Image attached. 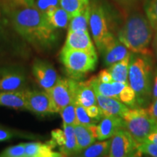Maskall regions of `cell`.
Masks as SVG:
<instances>
[{
    "instance_id": "obj_37",
    "label": "cell",
    "mask_w": 157,
    "mask_h": 157,
    "mask_svg": "<svg viewBox=\"0 0 157 157\" xmlns=\"http://www.w3.org/2000/svg\"><path fill=\"white\" fill-rule=\"evenodd\" d=\"M115 1L121 5L128 6L130 5H133V4L137 2L139 0H115Z\"/></svg>"
},
{
    "instance_id": "obj_16",
    "label": "cell",
    "mask_w": 157,
    "mask_h": 157,
    "mask_svg": "<svg viewBox=\"0 0 157 157\" xmlns=\"http://www.w3.org/2000/svg\"><path fill=\"white\" fill-rule=\"evenodd\" d=\"M97 103L103 112V117L105 116H119L122 118L127 111L129 108L127 105L121 103L119 100L113 98L105 97L99 94H96Z\"/></svg>"
},
{
    "instance_id": "obj_12",
    "label": "cell",
    "mask_w": 157,
    "mask_h": 157,
    "mask_svg": "<svg viewBox=\"0 0 157 157\" xmlns=\"http://www.w3.org/2000/svg\"><path fill=\"white\" fill-rule=\"evenodd\" d=\"M32 73L39 86L48 92L59 79L58 72L48 60L36 59L32 65Z\"/></svg>"
},
{
    "instance_id": "obj_24",
    "label": "cell",
    "mask_w": 157,
    "mask_h": 157,
    "mask_svg": "<svg viewBox=\"0 0 157 157\" xmlns=\"http://www.w3.org/2000/svg\"><path fill=\"white\" fill-rule=\"evenodd\" d=\"M111 140H104L101 142L93 143L80 153V156L84 157L108 156L109 154Z\"/></svg>"
},
{
    "instance_id": "obj_3",
    "label": "cell",
    "mask_w": 157,
    "mask_h": 157,
    "mask_svg": "<svg viewBox=\"0 0 157 157\" xmlns=\"http://www.w3.org/2000/svg\"><path fill=\"white\" fill-rule=\"evenodd\" d=\"M135 54L131 56L128 82L135 93L137 107L146 108L152 101V53Z\"/></svg>"
},
{
    "instance_id": "obj_14",
    "label": "cell",
    "mask_w": 157,
    "mask_h": 157,
    "mask_svg": "<svg viewBox=\"0 0 157 157\" xmlns=\"http://www.w3.org/2000/svg\"><path fill=\"white\" fill-rule=\"evenodd\" d=\"M121 129H126L122 118L119 116H105L96 125V139L98 140H107Z\"/></svg>"
},
{
    "instance_id": "obj_33",
    "label": "cell",
    "mask_w": 157,
    "mask_h": 157,
    "mask_svg": "<svg viewBox=\"0 0 157 157\" xmlns=\"http://www.w3.org/2000/svg\"><path fill=\"white\" fill-rule=\"evenodd\" d=\"M17 135L16 131L12 130L7 127L0 125V142L9 140Z\"/></svg>"
},
{
    "instance_id": "obj_36",
    "label": "cell",
    "mask_w": 157,
    "mask_h": 157,
    "mask_svg": "<svg viewBox=\"0 0 157 157\" xmlns=\"http://www.w3.org/2000/svg\"><path fill=\"white\" fill-rule=\"evenodd\" d=\"M157 98V68H155L153 77L152 84V93H151V101L152 102Z\"/></svg>"
},
{
    "instance_id": "obj_20",
    "label": "cell",
    "mask_w": 157,
    "mask_h": 157,
    "mask_svg": "<svg viewBox=\"0 0 157 157\" xmlns=\"http://www.w3.org/2000/svg\"><path fill=\"white\" fill-rule=\"evenodd\" d=\"M44 14L48 22L55 29H66L68 26L71 17L60 6L49 10Z\"/></svg>"
},
{
    "instance_id": "obj_10",
    "label": "cell",
    "mask_w": 157,
    "mask_h": 157,
    "mask_svg": "<svg viewBox=\"0 0 157 157\" xmlns=\"http://www.w3.org/2000/svg\"><path fill=\"white\" fill-rule=\"evenodd\" d=\"M26 84L24 70L18 66H3L0 68V90L21 91Z\"/></svg>"
},
{
    "instance_id": "obj_31",
    "label": "cell",
    "mask_w": 157,
    "mask_h": 157,
    "mask_svg": "<svg viewBox=\"0 0 157 157\" xmlns=\"http://www.w3.org/2000/svg\"><path fill=\"white\" fill-rule=\"evenodd\" d=\"M34 5L39 10L45 13L49 10L60 6V0H36Z\"/></svg>"
},
{
    "instance_id": "obj_21",
    "label": "cell",
    "mask_w": 157,
    "mask_h": 157,
    "mask_svg": "<svg viewBox=\"0 0 157 157\" xmlns=\"http://www.w3.org/2000/svg\"><path fill=\"white\" fill-rule=\"evenodd\" d=\"M74 133L80 153L95 143L96 138L90 126L76 124L74 126Z\"/></svg>"
},
{
    "instance_id": "obj_13",
    "label": "cell",
    "mask_w": 157,
    "mask_h": 157,
    "mask_svg": "<svg viewBox=\"0 0 157 157\" xmlns=\"http://www.w3.org/2000/svg\"><path fill=\"white\" fill-rule=\"evenodd\" d=\"M63 49L82 50L97 54L88 31H68L65 45Z\"/></svg>"
},
{
    "instance_id": "obj_11",
    "label": "cell",
    "mask_w": 157,
    "mask_h": 157,
    "mask_svg": "<svg viewBox=\"0 0 157 157\" xmlns=\"http://www.w3.org/2000/svg\"><path fill=\"white\" fill-rule=\"evenodd\" d=\"M24 93L27 110L39 115L57 113L52 99L47 91L25 89Z\"/></svg>"
},
{
    "instance_id": "obj_35",
    "label": "cell",
    "mask_w": 157,
    "mask_h": 157,
    "mask_svg": "<svg viewBox=\"0 0 157 157\" xmlns=\"http://www.w3.org/2000/svg\"><path fill=\"white\" fill-rule=\"evenodd\" d=\"M146 109L149 116L154 120L157 121V98H156L153 101V103Z\"/></svg>"
},
{
    "instance_id": "obj_8",
    "label": "cell",
    "mask_w": 157,
    "mask_h": 157,
    "mask_svg": "<svg viewBox=\"0 0 157 157\" xmlns=\"http://www.w3.org/2000/svg\"><path fill=\"white\" fill-rule=\"evenodd\" d=\"M138 143L126 129H121L111 137L109 156L127 157L140 156L137 151Z\"/></svg>"
},
{
    "instance_id": "obj_9",
    "label": "cell",
    "mask_w": 157,
    "mask_h": 157,
    "mask_svg": "<svg viewBox=\"0 0 157 157\" xmlns=\"http://www.w3.org/2000/svg\"><path fill=\"white\" fill-rule=\"evenodd\" d=\"M52 143L60 147L63 156H72L79 154L77 142L74 133V125L63 124V129H56L51 132Z\"/></svg>"
},
{
    "instance_id": "obj_29",
    "label": "cell",
    "mask_w": 157,
    "mask_h": 157,
    "mask_svg": "<svg viewBox=\"0 0 157 157\" xmlns=\"http://www.w3.org/2000/svg\"><path fill=\"white\" fill-rule=\"evenodd\" d=\"M0 157H25V143L7 147L0 152Z\"/></svg>"
},
{
    "instance_id": "obj_15",
    "label": "cell",
    "mask_w": 157,
    "mask_h": 157,
    "mask_svg": "<svg viewBox=\"0 0 157 157\" xmlns=\"http://www.w3.org/2000/svg\"><path fill=\"white\" fill-rule=\"evenodd\" d=\"M101 53L103 54L104 65L109 67L115 63L123 60L130 55L131 52L122 43L118 40V39H116L113 42L103 49Z\"/></svg>"
},
{
    "instance_id": "obj_38",
    "label": "cell",
    "mask_w": 157,
    "mask_h": 157,
    "mask_svg": "<svg viewBox=\"0 0 157 157\" xmlns=\"http://www.w3.org/2000/svg\"><path fill=\"white\" fill-rule=\"evenodd\" d=\"M35 0H17V2L15 4H21V5H24L27 6H33L34 5Z\"/></svg>"
},
{
    "instance_id": "obj_27",
    "label": "cell",
    "mask_w": 157,
    "mask_h": 157,
    "mask_svg": "<svg viewBox=\"0 0 157 157\" xmlns=\"http://www.w3.org/2000/svg\"><path fill=\"white\" fill-rule=\"evenodd\" d=\"M63 119V124L75 125L77 124L76 115V101H74L59 111Z\"/></svg>"
},
{
    "instance_id": "obj_18",
    "label": "cell",
    "mask_w": 157,
    "mask_h": 157,
    "mask_svg": "<svg viewBox=\"0 0 157 157\" xmlns=\"http://www.w3.org/2000/svg\"><path fill=\"white\" fill-rule=\"evenodd\" d=\"M0 106L14 109L27 110L24 90L21 91H1Z\"/></svg>"
},
{
    "instance_id": "obj_4",
    "label": "cell",
    "mask_w": 157,
    "mask_h": 157,
    "mask_svg": "<svg viewBox=\"0 0 157 157\" xmlns=\"http://www.w3.org/2000/svg\"><path fill=\"white\" fill-rule=\"evenodd\" d=\"M60 58L69 78L79 80L86 74L95 70L98 62V54L82 50L62 49Z\"/></svg>"
},
{
    "instance_id": "obj_2",
    "label": "cell",
    "mask_w": 157,
    "mask_h": 157,
    "mask_svg": "<svg viewBox=\"0 0 157 157\" xmlns=\"http://www.w3.org/2000/svg\"><path fill=\"white\" fill-rule=\"evenodd\" d=\"M153 30L147 17L140 12L135 11L125 19L118 32L117 39L134 53H152L149 50V44Z\"/></svg>"
},
{
    "instance_id": "obj_32",
    "label": "cell",
    "mask_w": 157,
    "mask_h": 157,
    "mask_svg": "<svg viewBox=\"0 0 157 157\" xmlns=\"http://www.w3.org/2000/svg\"><path fill=\"white\" fill-rule=\"evenodd\" d=\"M86 111H87L88 116L92 119H95L99 121L103 117V112H102V110L101 108L99 107V105L98 104L96 105H90V106L85 108Z\"/></svg>"
},
{
    "instance_id": "obj_17",
    "label": "cell",
    "mask_w": 157,
    "mask_h": 157,
    "mask_svg": "<svg viewBox=\"0 0 157 157\" xmlns=\"http://www.w3.org/2000/svg\"><path fill=\"white\" fill-rule=\"evenodd\" d=\"M55 145L50 140L46 143L31 142L25 143V157H59L60 153L54 151Z\"/></svg>"
},
{
    "instance_id": "obj_25",
    "label": "cell",
    "mask_w": 157,
    "mask_h": 157,
    "mask_svg": "<svg viewBox=\"0 0 157 157\" xmlns=\"http://www.w3.org/2000/svg\"><path fill=\"white\" fill-rule=\"evenodd\" d=\"M90 5V0H60V6L71 17L76 16Z\"/></svg>"
},
{
    "instance_id": "obj_28",
    "label": "cell",
    "mask_w": 157,
    "mask_h": 157,
    "mask_svg": "<svg viewBox=\"0 0 157 157\" xmlns=\"http://www.w3.org/2000/svg\"><path fill=\"white\" fill-rule=\"evenodd\" d=\"M76 115L77 119V124L89 126L91 124H95L98 121L90 118L88 116L85 108L76 103Z\"/></svg>"
},
{
    "instance_id": "obj_30",
    "label": "cell",
    "mask_w": 157,
    "mask_h": 157,
    "mask_svg": "<svg viewBox=\"0 0 157 157\" xmlns=\"http://www.w3.org/2000/svg\"><path fill=\"white\" fill-rule=\"evenodd\" d=\"M137 151L140 155L144 154L151 156L157 157V143L150 142L140 143L137 145Z\"/></svg>"
},
{
    "instance_id": "obj_5",
    "label": "cell",
    "mask_w": 157,
    "mask_h": 157,
    "mask_svg": "<svg viewBox=\"0 0 157 157\" xmlns=\"http://www.w3.org/2000/svg\"><path fill=\"white\" fill-rule=\"evenodd\" d=\"M90 10L89 26L93 34L94 42L101 53L105 47L116 39L110 29L109 19L105 9L98 3H93Z\"/></svg>"
},
{
    "instance_id": "obj_6",
    "label": "cell",
    "mask_w": 157,
    "mask_h": 157,
    "mask_svg": "<svg viewBox=\"0 0 157 157\" xmlns=\"http://www.w3.org/2000/svg\"><path fill=\"white\" fill-rule=\"evenodd\" d=\"M125 128L137 143L145 142L147 137L154 130L157 121L149 116L146 109H129L122 117Z\"/></svg>"
},
{
    "instance_id": "obj_26",
    "label": "cell",
    "mask_w": 157,
    "mask_h": 157,
    "mask_svg": "<svg viewBox=\"0 0 157 157\" xmlns=\"http://www.w3.org/2000/svg\"><path fill=\"white\" fill-rule=\"evenodd\" d=\"M143 9L152 29L157 32V0H145Z\"/></svg>"
},
{
    "instance_id": "obj_22",
    "label": "cell",
    "mask_w": 157,
    "mask_h": 157,
    "mask_svg": "<svg viewBox=\"0 0 157 157\" xmlns=\"http://www.w3.org/2000/svg\"><path fill=\"white\" fill-rule=\"evenodd\" d=\"M131 56H132V53L124 58L123 60L110 66L109 68H108V70L109 71L112 76L113 81L129 83L127 78H128Z\"/></svg>"
},
{
    "instance_id": "obj_1",
    "label": "cell",
    "mask_w": 157,
    "mask_h": 157,
    "mask_svg": "<svg viewBox=\"0 0 157 157\" xmlns=\"http://www.w3.org/2000/svg\"><path fill=\"white\" fill-rule=\"evenodd\" d=\"M10 20L15 31L34 48L46 50L56 42V29L35 5L13 4Z\"/></svg>"
},
{
    "instance_id": "obj_40",
    "label": "cell",
    "mask_w": 157,
    "mask_h": 157,
    "mask_svg": "<svg viewBox=\"0 0 157 157\" xmlns=\"http://www.w3.org/2000/svg\"><path fill=\"white\" fill-rule=\"evenodd\" d=\"M7 1L11 2V3H13V4H15L17 2V0H7Z\"/></svg>"
},
{
    "instance_id": "obj_34",
    "label": "cell",
    "mask_w": 157,
    "mask_h": 157,
    "mask_svg": "<svg viewBox=\"0 0 157 157\" xmlns=\"http://www.w3.org/2000/svg\"><path fill=\"white\" fill-rule=\"evenodd\" d=\"M98 79L104 83H110L113 82V78L111 73L108 69H103L100 71L99 74L98 76Z\"/></svg>"
},
{
    "instance_id": "obj_23",
    "label": "cell",
    "mask_w": 157,
    "mask_h": 157,
    "mask_svg": "<svg viewBox=\"0 0 157 157\" xmlns=\"http://www.w3.org/2000/svg\"><path fill=\"white\" fill-rule=\"evenodd\" d=\"M90 10H91V6L90 5L79 14L72 17L68 24V31H88Z\"/></svg>"
},
{
    "instance_id": "obj_19",
    "label": "cell",
    "mask_w": 157,
    "mask_h": 157,
    "mask_svg": "<svg viewBox=\"0 0 157 157\" xmlns=\"http://www.w3.org/2000/svg\"><path fill=\"white\" fill-rule=\"evenodd\" d=\"M75 101L76 103L84 108L98 104L95 93L88 80L85 82H78Z\"/></svg>"
},
{
    "instance_id": "obj_7",
    "label": "cell",
    "mask_w": 157,
    "mask_h": 157,
    "mask_svg": "<svg viewBox=\"0 0 157 157\" xmlns=\"http://www.w3.org/2000/svg\"><path fill=\"white\" fill-rule=\"evenodd\" d=\"M78 82L71 78H60L48 93L50 95L56 112L75 101Z\"/></svg>"
},
{
    "instance_id": "obj_39",
    "label": "cell",
    "mask_w": 157,
    "mask_h": 157,
    "mask_svg": "<svg viewBox=\"0 0 157 157\" xmlns=\"http://www.w3.org/2000/svg\"><path fill=\"white\" fill-rule=\"evenodd\" d=\"M153 48H154V52L156 53V58H157V32L155 34L154 41H153Z\"/></svg>"
}]
</instances>
